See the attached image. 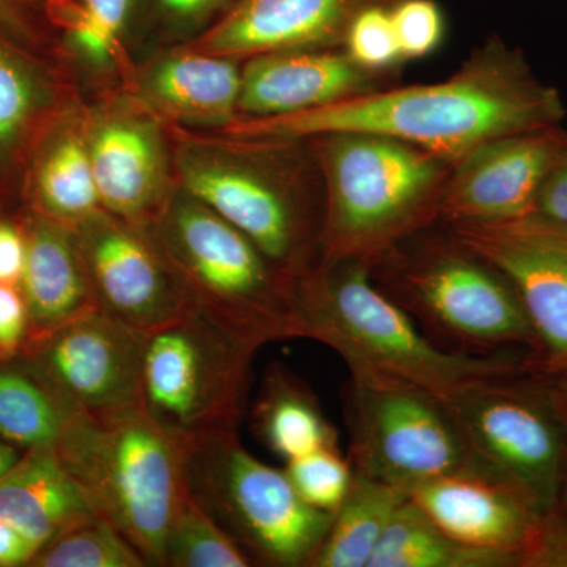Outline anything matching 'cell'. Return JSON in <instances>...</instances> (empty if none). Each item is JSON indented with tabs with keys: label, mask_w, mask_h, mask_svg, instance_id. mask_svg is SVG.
<instances>
[{
	"label": "cell",
	"mask_w": 567,
	"mask_h": 567,
	"mask_svg": "<svg viewBox=\"0 0 567 567\" xmlns=\"http://www.w3.org/2000/svg\"><path fill=\"white\" fill-rule=\"evenodd\" d=\"M55 96L51 78L0 41V162L11 158L54 115Z\"/></svg>",
	"instance_id": "29"
},
{
	"label": "cell",
	"mask_w": 567,
	"mask_h": 567,
	"mask_svg": "<svg viewBox=\"0 0 567 567\" xmlns=\"http://www.w3.org/2000/svg\"><path fill=\"white\" fill-rule=\"evenodd\" d=\"M54 447L96 513L148 566H163L167 535L189 494L188 447L141 406L107 417L84 413Z\"/></svg>",
	"instance_id": "4"
},
{
	"label": "cell",
	"mask_w": 567,
	"mask_h": 567,
	"mask_svg": "<svg viewBox=\"0 0 567 567\" xmlns=\"http://www.w3.org/2000/svg\"><path fill=\"white\" fill-rule=\"evenodd\" d=\"M25 262V230L0 218V282L20 286Z\"/></svg>",
	"instance_id": "38"
},
{
	"label": "cell",
	"mask_w": 567,
	"mask_h": 567,
	"mask_svg": "<svg viewBox=\"0 0 567 567\" xmlns=\"http://www.w3.org/2000/svg\"><path fill=\"white\" fill-rule=\"evenodd\" d=\"M567 158L559 126L511 134L457 159L453 181L440 194L439 213L451 223H507L527 218L548 174Z\"/></svg>",
	"instance_id": "16"
},
{
	"label": "cell",
	"mask_w": 567,
	"mask_h": 567,
	"mask_svg": "<svg viewBox=\"0 0 567 567\" xmlns=\"http://www.w3.org/2000/svg\"><path fill=\"white\" fill-rule=\"evenodd\" d=\"M145 339L147 333L93 311L33 339L28 353L71 404L107 417L140 406Z\"/></svg>",
	"instance_id": "15"
},
{
	"label": "cell",
	"mask_w": 567,
	"mask_h": 567,
	"mask_svg": "<svg viewBox=\"0 0 567 567\" xmlns=\"http://www.w3.org/2000/svg\"><path fill=\"white\" fill-rule=\"evenodd\" d=\"M81 412L29 360L28 368L0 365V439L28 450L58 446Z\"/></svg>",
	"instance_id": "25"
},
{
	"label": "cell",
	"mask_w": 567,
	"mask_h": 567,
	"mask_svg": "<svg viewBox=\"0 0 567 567\" xmlns=\"http://www.w3.org/2000/svg\"><path fill=\"white\" fill-rule=\"evenodd\" d=\"M163 566L248 567L254 566L244 548L227 535L189 491L178 511L166 546Z\"/></svg>",
	"instance_id": "30"
},
{
	"label": "cell",
	"mask_w": 567,
	"mask_h": 567,
	"mask_svg": "<svg viewBox=\"0 0 567 567\" xmlns=\"http://www.w3.org/2000/svg\"><path fill=\"white\" fill-rule=\"evenodd\" d=\"M100 516L54 446L31 447L0 481V520L40 547Z\"/></svg>",
	"instance_id": "22"
},
{
	"label": "cell",
	"mask_w": 567,
	"mask_h": 567,
	"mask_svg": "<svg viewBox=\"0 0 567 567\" xmlns=\"http://www.w3.org/2000/svg\"><path fill=\"white\" fill-rule=\"evenodd\" d=\"M425 516L457 543L525 567L543 514L505 484L461 470L409 492Z\"/></svg>",
	"instance_id": "17"
},
{
	"label": "cell",
	"mask_w": 567,
	"mask_h": 567,
	"mask_svg": "<svg viewBox=\"0 0 567 567\" xmlns=\"http://www.w3.org/2000/svg\"><path fill=\"white\" fill-rule=\"evenodd\" d=\"M0 29L18 39L31 37L32 28L20 0H0Z\"/></svg>",
	"instance_id": "40"
},
{
	"label": "cell",
	"mask_w": 567,
	"mask_h": 567,
	"mask_svg": "<svg viewBox=\"0 0 567 567\" xmlns=\"http://www.w3.org/2000/svg\"><path fill=\"white\" fill-rule=\"evenodd\" d=\"M175 183L221 215L252 241L284 274L300 281L308 275L311 233L292 196L238 151L197 137L174 144Z\"/></svg>",
	"instance_id": "11"
},
{
	"label": "cell",
	"mask_w": 567,
	"mask_h": 567,
	"mask_svg": "<svg viewBox=\"0 0 567 567\" xmlns=\"http://www.w3.org/2000/svg\"><path fill=\"white\" fill-rule=\"evenodd\" d=\"M287 477L308 505L334 514L349 495L353 465L339 447H324L287 461Z\"/></svg>",
	"instance_id": "32"
},
{
	"label": "cell",
	"mask_w": 567,
	"mask_h": 567,
	"mask_svg": "<svg viewBox=\"0 0 567 567\" xmlns=\"http://www.w3.org/2000/svg\"><path fill=\"white\" fill-rule=\"evenodd\" d=\"M391 284V300L425 330L461 346L462 352L518 349L535 357V333L516 290L456 238L402 260Z\"/></svg>",
	"instance_id": "9"
},
{
	"label": "cell",
	"mask_w": 567,
	"mask_h": 567,
	"mask_svg": "<svg viewBox=\"0 0 567 567\" xmlns=\"http://www.w3.org/2000/svg\"><path fill=\"white\" fill-rule=\"evenodd\" d=\"M453 237L516 290L536 338V371L566 374L567 227L527 216L507 223H453Z\"/></svg>",
	"instance_id": "12"
},
{
	"label": "cell",
	"mask_w": 567,
	"mask_h": 567,
	"mask_svg": "<svg viewBox=\"0 0 567 567\" xmlns=\"http://www.w3.org/2000/svg\"><path fill=\"white\" fill-rule=\"evenodd\" d=\"M369 567H511L505 558L457 543L405 499L383 533Z\"/></svg>",
	"instance_id": "27"
},
{
	"label": "cell",
	"mask_w": 567,
	"mask_h": 567,
	"mask_svg": "<svg viewBox=\"0 0 567 567\" xmlns=\"http://www.w3.org/2000/svg\"><path fill=\"white\" fill-rule=\"evenodd\" d=\"M323 142L328 207L323 262L374 264L439 213L443 163L415 145L365 133L316 137Z\"/></svg>",
	"instance_id": "5"
},
{
	"label": "cell",
	"mask_w": 567,
	"mask_h": 567,
	"mask_svg": "<svg viewBox=\"0 0 567 567\" xmlns=\"http://www.w3.org/2000/svg\"><path fill=\"white\" fill-rule=\"evenodd\" d=\"M85 141L103 210L148 226L177 186L162 118L130 93L114 96L85 110Z\"/></svg>",
	"instance_id": "13"
},
{
	"label": "cell",
	"mask_w": 567,
	"mask_h": 567,
	"mask_svg": "<svg viewBox=\"0 0 567 567\" xmlns=\"http://www.w3.org/2000/svg\"><path fill=\"white\" fill-rule=\"evenodd\" d=\"M558 507L567 513V461L565 465V472H563L561 487H559V494L557 499Z\"/></svg>",
	"instance_id": "43"
},
{
	"label": "cell",
	"mask_w": 567,
	"mask_h": 567,
	"mask_svg": "<svg viewBox=\"0 0 567 567\" xmlns=\"http://www.w3.org/2000/svg\"><path fill=\"white\" fill-rule=\"evenodd\" d=\"M48 3L66 2V0H47Z\"/></svg>",
	"instance_id": "44"
},
{
	"label": "cell",
	"mask_w": 567,
	"mask_h": 567,
	"mask_svg": "<svg viewBox=\"0 0 567 567\" xmlns=\"http://www.w3.org/2000/svg\"><path fill=\"white\" fill-rule=\"evenodd\" d=\"M390 13L401 55L423 58L439 47L443 17L434 0H401Z\"/></svg>",
	"instance_id": "34"
},
{
	"label": "cell",
	"mask_w": 567,
	"mask_h": 567,
	"mask_svg": "<svg viewBox=\"0 0 567 567\" xmlns=\"http://www.w3.org/2000/svg\"><path fill=\"white\" fill-rule=\"evenodd\" d=\"M303 338L330 347L353 379L417 388L447 399L488 379L535 369L517 350L480 354L443 349L374 282L369 264L336 260L298 281Z\"/></svg>",
	"instance_id": "2"
},
{
	"label": "cell",
	"mask_w": 567,
	"mask_h": 567,
	"mask_svg": "<svg viewBox=\"0 0 567 567\" xmlns=\"http://www.w3.org/2000/svg\"><path fill=\"white\" fill-rule=\"evenodd\" d=\"M465 450V468L516 491L546 516L557 505L567 461V409L551 377H488L445 399Z\"/></svg>",
	"instance_id": "6"
},
{
	"label": "cell",
	"mask_w": 567,
	"mask_h": 567,
	"mask_svg": "<svg viewBox=\"0 0 567 567\" xmlns=\"http://www.w3.org/2000/svg\"><path fill=\"white\" fill-rule=\"evenodd\" d=\"M40 548L35 540L9 522L0 520V567L31 565Z\"/></svg>",
	"instance_id": "39"
},
{
	"label": "cell",
	"mask_w": 567,
	"mask_h": 567,
	"mask_svg": "<svg viewBox=\"0 0 567 567\" xmlns=\"http://www.w3.org/2000/svg\"><path fill=\"white\" fill-rule=\"evenodd\" d=\"M188 481L254 566H312L334 514L308 505L286 472L254 457L238 432L189 446Z\"/></svg>",
	"instance_id": "8"
},
{
	"label": "cell",
	"mask_w": 567,
	"mask_h": 567,
	"mask_svg": "<svg viewBox=\"0 0 567 567\" xmlns=\"http://www.w3.org/2000/svg\"><path fill=\"white\" fill-rule=\"evenodd\" d=\"M20 289L28 305L29 339L99 311L74 227L33 213L24 226Z\"/></svg>",
	"instance_id": "21"
},
{
	"label": "cell",
	"mask_w": 567,
	"mask_h": 567,
	"mask_svg": "<svg viewBox=\"0 0 567 567\" xmlns=\"http://www.w3.org/2000/svg\"><path fill=\"white\" fill-rule=\"evenodd\" d=\"M529 216L567 227V158L548 174Z\"/></svg>",
	"instance_id": "37"
},
{
	"label": "cell",
	"mask_w": 567,
	"mask_h": 567,
	"mask_svg": "<svg viewBox=\"0 0 567 567\" xmlns=\"http://www.w3.org/2000/svg\"><path fill=\"white\" fill-rule=\"evenodd\" d=\"M33 566L40 567H147V559L102 516L89 518L44 544Z\"/></svg>",
	"instance_id": "31"
},
{
	"label": "cell",
	"mask_w": 567,
	"mask_h": 567,
	"mask_svg": "<svg viewBox=\"0 0 567 567\" xmlns=\"http://www.w3.org/2000/svg\"><path fill=\"white\" fill-rule=\"evenodd\" d=\"M347 427L353 472L410 492L465 468V450L445 399L350 377Z\"/></svg>",
	"instance_id": "10"
},
{
	"label": "cell",
	"mask_w": 567,
	"mask_h": 567,
	"mask_svg": "<svg viewBox=\"0 0 567 567\" xmlns=\"http://www.w3.org/2000/svg\"><path fill=\"white\" fill-rule=\"evenodd\" d=\"M163 24L174 31H200L226 13L237 0H147ZM199 32V33H200Z\"/></svg>",
	"instance_id": "35"
},
{
	"label": "cell",
	"mask_w": 567,
	"mask_h": 567,
	"mask_svg": "<svg viewBox=\"0 0 567 567\" xmlns=\"http://www.w3.org/2000/svg\"><path fill=\"white\" fill-rule=\"evenodd\" d=\"M363 66L349 54L293 50L252 55L241 69L238 118L316 110L363 92Z\"/></svg>",
	"instance_id": "20"
},
{
	"label": "cell",
	"mask_w": 567,
	"mask_h": 567,
	"mask_svg": "<svg viewBox=\"0 0 567 567\" xmlns=\"http://www.w3.org/2000/svg\"><path fill=\"white\" fill-rule=\"evenodd\" d=\"M141 0H66L50 3L51 17L65 32L66 44L91 70L122 69L126 32Z\"/></svg>",
	"instance_id": "28"
},
{
	"label": "cell",
	"mask_w": 567,
	"mask_h": 567,
	"mask_svg": "<svg viewBox=\"0 0 567 567\" xmlns=\"http://www.w3.org/2000/svg\"><path fill=\"white\" fill-rule=\"evenodd\" d=\"M565 112L557 89L537 80L518 52L494 47L481 61L439 84L358 93L278 117H241L223 133L262 145L338 133L377 134L443 159H461L488 141L557 126Z\"/></svg>",
	"instance_id": "1"
},
{
	"label": "cell",
	"mask_w": 567,
	"mask_h": 567,
	"mask_svg": "<svg viewBox=\"0 0 567 567\" xmlns=\"http://www.w3.org/2000/svg\"><path fill=\"white\" fill-rule=\"evenodd\" d=\"M74 233L103 315L152 333L193 308L147 227L102 208L74 226Z\"/></svg>",
	"instance_id": "14"
},
{
	"label": "cell",
	"mask_w": 567,
	"mask_h": 567,
	"mask_svg": "<svg viewBox=\"0 0 567 567\" xmlns=\"http://www.w3.org/2000/svg\"><path fill=\"white\" fill-rule=\"evenodd\" d=\"M257 347L199 309L147 333L140 406L186 447L235 434L251 388Z\"/></svg>",
	"instance_id": "7"
},
{
	"label": "cell",
	"mask_w": 567,
	"mask_h": 567,
	"mask_svg": "<svg viewBox=\"0 0 567 567\" xmlns=\"http://www.w3.org/2000/svg\"><path fill=\"white\" fill-rule=\"evenodd\" d=\"M347 54L363 69H382L401 58L390 10L371 3L358 11L346 31Z\"/></svg>",
	"instance_id": "33"
},
{
	"label": "cell",
	"mask_w": 567,
	"mask_h": 567,
	"mask_svg": "<svg viewBox=\"0 0 567 567\" xmlns=\"http://www.w3.org/2000/svg\"><path fill=\"white\" fill-rule=\"evenodd\" d=\"M254 435L284 461L339 447L338 431L319 399L281 363L270 364L251 412Z\"/></svg>",
	"instance_id": "24"
},
{
	"label": "cell",
	"mask_w": 567,
	"mask_h": 567,
	"mask_svg": "<svg viewBox=\"0 0 567 567\" xmlns=\"http://www.w3.org/2000/svg\"><path fill=\"white\" fill-rule=\"evenodd\" d=\"M145 227L193 308L257 349L303 338L297 279L181 186Z\"/></svg>",
	"instance_id": "3"
},
{
	"label": "cell",
	"mask_w": 567,
	"mask_h": 567,
	"mask_svg": "<svg viewBox=\"0 0 567 567\" xmlns=\"http://www.w3.org/2000/svg\"><path fill=\"white\" fill-rule=\"evenodd\" d=\"M28 305L17 284L0 282V358L10 360L29 339Z\"/></svg>",
	"instance_id": "36"
},
{
	"label": "cell",
	"mask_w": 567,
	"mask_h": 567,
	"mask_svg": "<svg viewBox=\"0 0 567 567\" xmlns=\"http://www.w3.org/2000/svg\"><path fill=\"white\" fill-rule=\"evenodd\" d=\"M375 0H237L188 47L223 58L317 50L346 35L354 14Z\"/></svg>",
	"instance_id": "18"
},
{
	"label": "cell",
	"mask_w": 567,
	"mask_h": 567,
	"mask_svg": "<svg viewBox=\"0 0 567 567\" xmlns=\"http://www.w3.org/2000/svg\"><path fill=\"white\" fill-rule=\"evenodd\" d=\"M240 82L235 59L185 44L141 66L128 93L163 122L223 132L240 117Z\"/></svg>",
	"instance_id": "19"
},
{
	"label": "cell",
	"mask_w": 567,
	"mask_h": 567,
	"mask_svg": "<svg viewBox=\"0 0 567 567\" xmlns=\"http://www.w3.org/2000/svg\"><path fill=\"white\" fill-rule=\"evenodd\" d=\"M551 382H554L555 388H557L559 398L563 399L567 409V372L566 374L559 375H550Z\"/></svg>",
	"instance_id": "42"
},
{
	"label": "cell",
	"mask_w": 567,
	"mask_h": 567,
	"mask_svg": "<svg viewBox=\"0 0 567 567\" xmlns=\"http://www.w3.org/2000/svg\"><path fill=\"white\" fill-rule=\"evenodd\" d=\"M31 194L37 213L71 227L102 210L85 141V110L69 107L48 125L32 159Z\"/></svg>",
	"instance_id": "23"
},
{
	"label": "cell",
	"mask_w": 567,
	"mask_h": 567,
	"mask_svg": "<svg viewBox=\"0 0 567 567\" xmlns=\"http://www.w3.org/2000/svg\"><path fill=\"white\" fill-rule=\"evenodd\" d=\"M354 473V472H353ZM409 492L354 473L311 567H369L383 533Z\"/></svg>",
	"instance_id": "26"
},
{
	"label": "cell",
	"mask_w": 567,
	"mask_h": 567,
	"mask_svg": "<svg viewBox=\"0 0 567 567\" xmlns=\"http://www.w3.org/2000/svg\"><path fill=\"white\" fill-rule=\"evenodd\" d=\"M20 458L17 447H13L11 443L0 442V481L9 475L10 470L18 464Z\"/></svg>",
	"instance_id": "41"
}]
</instances>
